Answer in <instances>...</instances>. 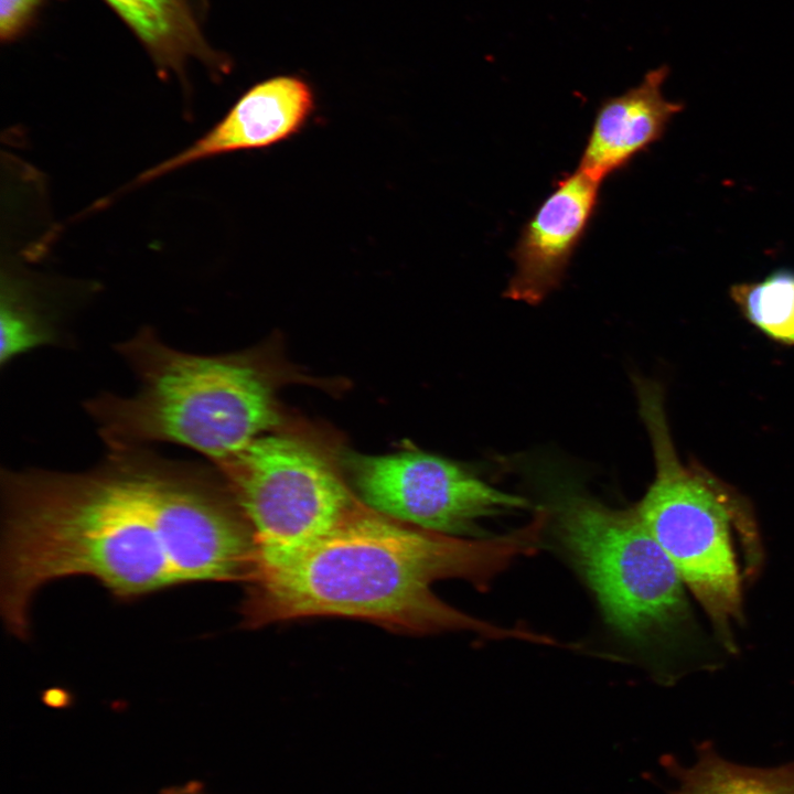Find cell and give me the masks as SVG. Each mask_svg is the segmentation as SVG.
Here are the masks:
<instances>
[{
	"label": "cell",
	"mask_w": 794,
	"mask_h": 794,
	"mask_svg": "<svg viewBox=\"0 0 794 794\" xmlns=\"http://www.w3.org/2000/svg\"><path fill=\"white\" fill-rule=\"evenodd\" d=\"M47 0H0V35L10 41L21 34Z\"/></svg>",
	"instance_id": "2e32d148"
},
{
	"label": "cell",
	"mask_w": 794,
	"mask_h": 794,
	"mask_svg": "<svg viewBox=\"0 0 794 794\" xmlns=\"http://www.w3.org/2000/svg\"><path fill=\"white\" fill-rule=\"evenodd\" d=\"M729 294L751 325L774 342L794 345V270L780 268L759 281L734 283Z\"/></svg>",
	"instance_id": "5bb4252c"
},
{
	"label": "cell",
	"mask_w": 794,
	"mask_h": 794,
	"mask_svg": "<svg viewBox=\"0 0 794 794\" xmlns=\"http://www.w3.org/2000/svg\"><path fill=\"white\" fill-rule=\"evenodd\" d=\"M162 794H203L201 788L194 784L167 790Z\"/></svg>",
	"instance_id": "e0dca14e"
},
{
	"label": "cell",
	"mask_w": 794,
	"mask_h": 794,
	"mask_svg": "<svg viewBox=\"0 0 794 794\" xmlns=\"http://www.w3.org/2000/svg\"><path fill=\"white\" fill-rule=\"evenodd\" d=\"M560 494L559 538L607 623L643 648L677 644L693 626L685 584L634 505L613 508L575 490Z\"/></svg>",
	"instance_id": "5b68a950"
},
{
	"label": "cell",
	"mask_w": 794,
	"mask_h": 794,
	"mask_svg": "<svg viewBox=\"0 0 794 794\" xmlns=\"http://www.w3.org/2000/svg\"><path fill=\"white\" fill-rule=\"evenodd\" d=\"M215 464L251 528L254 570L325 537L360 502L326 457L290 436H260Z\"/></svg>",
	"instance_id": "8992f818"
},
{
	"label": "cell",
	"mask_w": 794,
	"mask_h": 794,
	"mask_svg": "<svg viewBox=\"0 0 794 794\" xmlns=\"http://www.w3.org/2000/svg\"><path fill=\"white\" fill-rule=\"evenodd\" d=\"M689 766L672 757L664 766L676 780L670 794H794V761L777 766H749L721 757L709 743L697 747Z\"/></svg>",
	"instance_id": "4fadbf2b"
},
{
	"label": "cell",
	"mask_w": 794,
	"mask_h": 794,
	"mask_svg": "<svg viewBox=\"0 0 794 794\" xmlns=\"http://www.w3.org/2000/svg\"><path fill=\"white\" fill-rule=\"evenodd\" d=\"M346 459L366 506L426 530L478 535L482 518L530 507L525 497L501 491L460 463L428 452L352 453Z\"/></svg>",
	"instance_id": "ba28073f"
},
{
	"label": "cell",
	"mask_w": 794,
	"mask_h": 794,
	"mask_svg": "<svg viewBox=\"0 0 794 794\" xmlns=\"http://www.w3.org/2000/svg\"><path fill=\"white\" fill-rule=\"evenodd\" d=\"M667 65L648 71L642 82L599 105L578 169L602 182L626 169L640 153L659 141L684 104L665 98Z\"/></svg>",
	"instance_id": "8fae6325"
},
{
	"label": "cell",
	"mask_w": 794,
	"mask_h": 794,
	"mask_svg": "<svg viewBox=\"0 0 794 794\" xmlns=\"http://www.w3.org/2000/svg\"><path fill=\"white\" fill-rule=\"evenodd\" d=\"M117 351L139 382L137 393L104 394L86 406L109 449L173 442L217 463L280 422L272 386L249 355L184 353L150 328Z\"/></svg>",
	"instance_id": "3957f363"
},
{
	"label": "cell",
	"mask_w": 794,
	"mask_h": 794,
	"mask_svg": "<svg viewBox=\"0 0 794 794\" xmlns=\"http://www.w3.org/2000/svg\"><path fill=\"white\" fill-rule=\"evenodd\" d=\"M601 183L578 168L557 181L521 229L504 297L538 304L559 288L598 211Z\"/></svg>",
	"instance_id": "9c48e42d"
},
{
	"label": "cell",
	"mask_w": 794,
	"mask_h": 794,
	"mask_svg": "<svg viewBox=\"0 0 794 794\" xmlns=\"http://www.w3.org/2000/svg\"><path fill=\"white\" fill-rule=\"evenodd\" d=\"M312 86L296 75H278L248 88L200 139L137 178L144 183L189 164L226 153L267 149L300 133L315 111Z\"/></svg>",
	"instance_id": "30bf717a"
},
{
	"label": "cell",
	"mask_w": 794,
	"mask_h": 794,
	"mask_svg": "<svg viewBox=\"0 0 794 794\" xmlns=\"http://www.w3.org/2000/svg\"><path fill=\"white\" fill-rule=\"evenodd\" d=\"M153 453L109 449L82 472L3 471L0 608L9 631L28 635L35 594L86 576L132 599L179 584L152 521Z\"/></svg>",
	"instance_id": "7a4b0ae2"
},
{
	"label": "cell",
	"mask_w": 794,
	"mask_h": 794,
	"mask_svg": "<svg viewBox=\"0 0 794 794\" xmlns=\"http://www.w3.org/2000/svg\"><path fill=\"white\" fill-rule=\"evenodd\" d=\"M546 519L536 512L508 534L461 538L399 522L360 501L325 537L280 565L254 570L246 582L244 624L336 616L406 634L468 631L540 643L543 635L501 627L449 605L432 584L457 578L485 589L514 559L536 549Z\"/></svg>",
	"instance_id": "6da1fadb"
},
{
	"label": "cell",
	"mask_w": 794,
	"mask_h": 794,
	"mask_svg": "<svg viewBox=\"0 0 794 794\" xmlns=\"http://www.w3.org/2000/svg\"><path fill=\"white\" fill-rule=\"evenodd\" d=\"M633 383L655 461V478L634 507L723 644L733 648L730 623L742 618L734 538L740 536L758 551L752 511L739 493L708 471L680 462L661 385L639 376Z\"/></svg>",
	"instance_id": "277c9868"
},
{
	"label": "cell",
	"mask_w": 794,
	"mask_h": 794,
	"mask_svg": "<svg viewBox=\"0 0 794 794\" xmlns=\"http://www.w3.org/2000/svg\"><path fill=\"white\" fill-rule=\"evenodd\" d=\"M219 475L198 464L157 460L152 521L179 583L247 582L254 571L251 528Z\"/></svg>",
	"instance_id": "52a82bcc"
},
{
	"label": "cell",
	"mask_w": 794,
	"mask_h": 794,
	"mask_svg": "<svg viewBox=\"0 0 794 794\" xmlns=\"http://www.w3.org/2000/svg\"><path fill=\"white\" fill-rule=\"evenodd\" d=\"M144 45L157 66L181 73L196 60L213 72L228 71L195 19L191 0H105Z\"/></svg>",
	"instance_id": "7c38bea8"
},
{
	"label": "cell",
	"mask_w": 794,
	"mask_h": 794,
	"mask_svg": "<svg viewBox=\"0 0 794 794\" xmlns=\"http://www.w3.org/2000/svg\"><path fill=\"white\" fill-rule=\"evenodd\" d=\"M55 328L42 314L26 286L9 278L1 291V363L33 347L53 343Z\"/></svg>",
	"instance_id": "9a60e30c"
}]
</instances>
